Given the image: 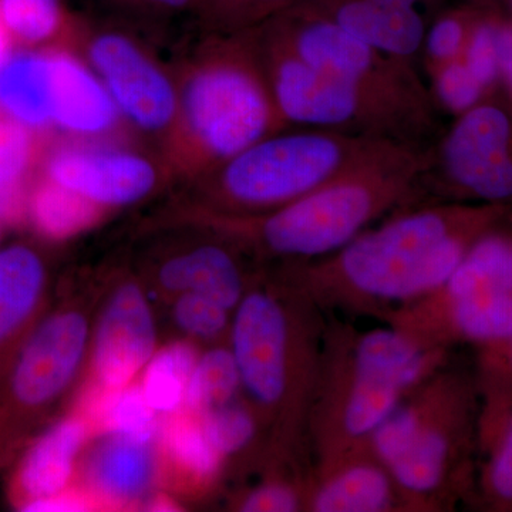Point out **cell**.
<instances>
[{
    "instance_id": "cell-1",
    "label": "cell",
    "mask_w": 512,
    "mask_h": 512,
    "mask_svg": "<svg viewBox=\"0 0 512 512\" xmlns=\"http://www.w3.org/2000/svg\"><path fill=\"white\" fill-rule=\"evenodd\" d=\"M512 208L433 202L393 212L323 258L284 264L325 313L386 320L446 284L468 248Z\"/></svg>"
},
{
    "instance_id": "cell-2",
    "label": "cell",
    "mask_w": 512,
    "mask_h": 512,
    "mask_svg": "<svg viewBox=\"0 0 512 512\" xmlns=\"http://www.w3.org/2000/svg\"><path fill=\"white\" fill-rule=\"evenodd\" d=\"M328 315L282 272L255 278L229 329L242 393L268 437V461L299 464Z\"/></svg>"
},
{
    "instance_id": "cell-3",
    "label": "cell",
    "mask_w": 512,
    "mask_h": 512,
    "mask_svg": "<svg viewBox=\"0 0 512 512\" xmlns=\"http://www.w3.org/2000/svg\"><path fill=\"white\" fill-rule=\"evenodd\" d=\"M424 158L426 148L393 144L278 210L248 217L210 214L208 220L245 255L282 265L313 261L393 212L419 205Z\"/></svg>"
},
{
    "instance_id": "cell-4",
    "label": "cell",
    "mask_w": 512,
    "mask_h": 512,
    "mask_svg": "<svg viewBox=\"0 0 512 512\" xmlns=\"http://www.w3.org/2000/svg\"><path fill=\"white\" fill-rule=\"evenodd\" d=\"M326 315L308 419L315 463L369 443L397 404L446 365L448 353L426 348L389 325L360 330Z\"/></svg>"
},
{
    "instance_id": "cell-5",
    "label": "cell",
    "mask_w": 512,
    "mask_h": 512,
    "mask_svg": "<svg viewBox=\"0 0 512 512\" xmlns=\"http://www.w3.org/2000/svg\"><path fill=\"white\" fill-rule=\"evenodd\" d=\"M476 390L443 365L397 404L369 440L412 512L453 510L470 485Z\"/></svg>"
},
{
    "instance_id": "cell-6",
    "label": "cell",
    "mask_w": 512,
    "mask_h": 512,
    "mask_svg": "<svg viewBox=\"0 0 512 512\" xmlns=\"http://www.w3.org/2000/svg\"><path fill=\"white\" fill-rule=\"evenodd\" d=\"M177 86L175 140L204 175L256 141L291 128L276 109L247 32L215 35Z\"/></svg>"
},
{
    "instance_id": "cell-7",
    "label": "cell",
    "mask_w": 512,
    "mask_h": 512,
    "mask_svg": "<svg viewBox=\"0 0 512 512\" xmlns=\"http://www.w3.org/2000/svg\"><path fill=\"white\" fill-rule=\"evenodd\" d=\"M393 144L316 128H286L204 175L211 214L248 217L278 210Z\"/></svg>"
},
{
    "instance_id": "cell-8",
    "label": "cell",
    "mask_w": 512,
    "mask_h": 512,
    "mask_svg": "<svg viewBox=\"0 0 512 512\" xmlns=\"http://www.w3.org/2000/svg\"><path fill=\"white\" fill-rule=\"evenodd\" d=\"M248 35L286 126L420 148L429 147L439 137V120L420 116L350 80L316 69L292 52L269 23L248 30Z\"/></svg>"
},
{
    "instance_id": "cell-9",
    "label": "cell",
    "mask_w": 512,
    "mask_h": 512,
    "mask_svg": "<svg viewBox=\"0 0 512 512\" xmlns=\"http://www.w3.org/2000/svg\"><path fill=\"white\" fill-rule=\"evenodd\" d=\"M433 202L512 208V107L504 96L456 117L427 147L420 205Z\"/></svg>"
},
{
    "instance_id": "cell-10",
    "label": "cell",
    "mask_w": 512,
    "mask_h": 512,
    "mask_svg": "<svg viewBox=\"0 0 512 512\" xmlns=\"http://www.w3.org/2000/svg\"><path fill=\"white\" fill-rule=\"evenodd\" d=\"M266 22L292 52L316 69L350 80L420 116L439 120V107L414 63L366 45L308 3Z\"/></svg>"
},
{
    "instance_id": "cell-11",
    "label": "cell",
    "mask_w": 512,
    "mask_h": 512,
    "mask_svg": "<svg viewBox=\"0 0 512 512\" xmlns=\"http://www.w3.org/2000/svg\"><path fill=\"white\" fill-rule=\"evenodd\" d=\"M89 66L106 86L120 116L137 130L164 136L178 120V86L124 30L101 28L87 36Z\"/></svg>"
},
{
    "instance_id": "cell-12",
    "label": "cell",
    "mask_w": 512,
    "mask_h": 512,
    "mask_svg": "<svg viewBox=\"0 0 512 512\" xmlns=\"http://www.w3.org/2000/svg\"><path fill=\"white\" fill-rule=\"evenodd\" d=\"M92 343L86 313L64 308L46 316L23 342L9 375L10 402L37 412L67 392Z\"/></svg>"
},
{
    "instance_id": "cell-13",
    "label": "cell",
    "mask_w": 512,
    "mask_h": 512,
    "mask_svg": "<svg viewBox=\"0 0 512 512\" xmlns=\"http://www.w3.org/2000/svg\"><path fill=\"white\" fill-rule=\"evenodd\" d=\"M383 323L430 349L448 352L458 343L487 348L512 339V295L494 291L450 295L437 289L390 313Z\"/></svg>"
},
{
    "instance_id": "cell-14",
    "label": "cell",
    "mask_w": 512,
    "mask_h": 512,
    "mask_svg": "<svg viewBox=\"0 0 512 512\" xmlns=\"http://www.w3.org/2000/svg\"><path fill=\"white\" fill-rule=\"evenodd\" d=\"M43 177L107 210L146 200L157 190L161 173L153 160L137 151L63 146L46 157Z\"/></svg>"
},
{
    "instance_id": "cell-15",
    "label": "cell",
    "mask_w": 512,
    "mask_h": 512,
    "mask_svg": "<svg viewBox=\"0 0 512 512\" xmlns=\"http://www.w3.org/2000/svg\"><path fill=\"white\" fill-rule=\"evenodd\" d=\"M153 308L143 286L121 281L107 296L93 332L94 387L119 390L136 382L157 352Z\"/></svg>"
},
{
    "instance_id": "cell-16",
    "label": "cell",
    "mask_w": 512,
    "mask_h": 512,
    "mask_svg": "<svg viewBox=\"0 0 512 512\" xmlns=\"http://www.w3.org/2000/svg\"><path fill=\"white\" fill-rule=\"evenodd\" d=\"M308 512H412L392 471L369 443L319 461L309 474Z\"/></svg>"
},
{
    "instance_id": "cell-17",
    "label": "cell",
    "mask_w": 512,
    "mask_h": 512,
    "mask_svg": "<svg viewBox=\"0 0 512 512\" xmlns=\"http://www.w3.org/2000/svg\"><path fill=\"white\" fill-rule=\"evenodd\" d=\"M244 255L237 245L217 234L211 241L165 258L157 269V284L171 295L200 293L235 312L255 279L245 269Z\"/></svg>"
},
{
    "instance_id": "cell-18",
    "label": "cell",
    "mask_w": 512,
    "mask_h": 512,
    "mask_svg": "<svg viewBox=\"0 0 512 512\" xmlns=\"http://www.w3.org/2000/svg\"><path fill=\"white\" fill-rule=\"evenodd\" d=\"M157 441L101 434L84 464L86 493L96 504L113 507L143 504L153 493L158 477Z\"/></svg>"
},
{
    "instance_id": "cell-19",
    "label": "cell",
    "mask_w": 512,
    "mask_h": 512,
    "mask_svg": "<svg viewBox=\"0 0 512 512\" xmlns=\"http://www.w3.org/2000/svg\"><path fill=\"white\" fill-rule=\"evenodd\" d=\"M50 59L52 126L82 138L113 131L120 113L92 67L67 52H50Z\"/></svg>"
},
{
    "instance_id": "cell-20",
    "label": "cell",
    "mask_w": 512,
    "mask_h": 512,
    "mask_svg": "<svg viewBox=\"0 0 512 512\" xmlns=\"http://www.w3.org/2000/svg\"><path fill=\"white\" fill-rule=\"evenodd\" d=\"M316 12L386 55L414 63L421 56L426 26L416 8L373 0H308Z\"/></svg>"
},
{
    "instance_id": "cell-21",
    "label": "cell",
    "mask_w": 512,
    "mask_h": 512,
    "mask_svg": "<svg viewBox=\"0 0 512 512\" xmlns=\"http://www.w3.org/2000/svg\"><path fill=\"white\" fill-rule=\"evenodd\" d=\"M92 431L83 414H74L57 421L33 443L16 477L20 508L69 490Z\"/></svg>"
},
{
    "instance_id": "cell-22",
    "label": "cell",
    "mask_w": 512,
    "mask_h": 512,
    "mask_svg": "<svg viewBox=\"0 0 512 512\" xmlns=\"http://www.w3.org/2000/svg\"><path fill=\"white\" fill-rule=\"evenodd\" d=\"M47 268L26 244L0 248V350L29 325L45 296Z\"/></svg>"
},
{
    "instance_id": "cell-23",
    "label": "cell",
    "mask_w": 512,
    "mask_h": 512,
    "mask_svg": "<svg viewBox=\"0 0 512 512\" xmlns=\"http://www.w3.org/2000/svg\"><path fill=\"white\" fill-rule=\"evenodd\" d=\"M0 113L33 131L52 126L50 52H12L0 63Z\"/></svg>"
},
{
    "instance_id": "cell-24",
    "label": "cell",
    "mask_w": 512,
    "mask_h": 512,
    "mask_svg": "<svg viewBox=\"0 0 512 512\" xmlns=\"http://www.w3.org/2000/svg\"><path fill=\"white\" fill-rule=\"evenodd\" d=\"M487 402L478 420L477 439L485 460L481 494L500 510L512 508V394L483 387Z\"/></svg>"
},
{
    "instance_id": "cell-25",
    "label": "cell",
    "mask_w": 512,
    "mask_h": 512,
    "mask_svg": "<svg viewBox=\"0 0 512 512\" xmlns=\"http://www.w3.org/2000/svg\"><path fill=\"white\" fill-rule=\"evenodd\" d=\"M440 289L450 295L480 291L512 295V212L473 242Z\"/></svg>"
},
{
    "instance_id": "cell-26",
    "label": "cell",
    "mask_w": 512,
    "mask_h": 512,
    "mask_svg": "<svg viewBox=\"0 0 512 512\" xmlns=\"http://www.w3.org/2000/svg\"><path fill=\"white\" fill-rule=\"evenodd\" d=\"M103 211L43 175L30 185L28 222L49 241H66L82 234L101 220Z\"/></svg>"
},
{
    "instance_id": "cell-27",
    "label": "cell",
    "mask_w": 512,
    "mask_h": 512,
    "mask_svg": "<svg viewBox=\"0 0 512 512\" xmlns=\"http://www.w3.org/2000/svg\"><path fill=\"white\" fill-rule=\"evenodd\" d=\"M158 444L177 473L194 484H208L220 474L224 458L202 429L200 419L185 412L173 414L161 424Z\"/></svg>"
},
{
    "instance_id": "cell-28",
    "label": "cell",
    "mask_w": 512,
    "mask_h": 512,
    "mask_svg": "<svg viewBox=\"0 0 512 512\" xmlns=\"http://www.w3.org/2000/svg\"><path fill=\"white\" fill-rule=\"evenodd\" d=\"M83 416L101 434H124L143 441H157L160 434V416L147 402L141 384L136 382L119 390L94 387L89 409Z\"/></svg>"
},
{
    "instance_id": "cell-29",
    "label": "cell",
    "mask_w": 512,
    "mask_h": 512,
    "mask_svg": "<svg viewBox=\"0 0 512 512\" xmlns=\"http://www.w3.org/2000/svg\"><path fill=\"white\" fill-rule=\"evenodd\" d=\"M197 348L191 340H175L158 348L141 373V389L158 416L183 412L188 383L197 363Z\"/></svg>"
},
{
    "instance_id": "cell-30",
    "label": "cell",
    "mask_w": 512,
    "mask_h": 512,
    "mask_svg": "<svg viewBox=\"0 0 512 512\" xmlns=\"http://www.w3.org/2000/svg\"><path fill=\"white\" fill-rule=\"evenodd\" d=\"M244 396L237 363L228 343L212 345L200 353L185 396V412L202 413Z\"/></svg>"
},
{
    "instance_id": "cell-31",
    "label": "cell",
    "mask_w": 512,
    "mask_h": 512,
    "mask_svg": "<svg viewBox=\"0 0 512 512\" xmlns=\"http://www.w3.org/2000/svg\"><path fill=\"white\" fill-rule=\"evenodd\" d=\"M268 476L235 497L234 510L241 512L306 511L309 474L295 464L269 463Z\"/></svg>"
},
{
    "instance_id": "cell-32",
    "label": "cell",
    "mask_w": 512,
    "mask_h": 512,
    "mask_svg": "<svg viewBox=\"0 0 512 512\" xmlns=\"http://www.w3.org/2000/svg\"><path fill=\"white\" fill-rule=\"evenodd\" d=\"M0 19L13 40L28 46L53 42L67 29L62 0H0Z\"/></svg>"
},
{
    "instance_id": "cell-33",
    "label": "cell",
    "mask_w": 512,
    "mask_h": 512,
    "mask_svg": "<svg viewBox=\"0 0 512 512\" xmlns=\"http://www.w3.org/2000/svg\"><path fill=\"white\" fill-rule=\"evenodd\" d=\"M197 417L208 440L224 461L244 453L254 444L259 431H265L254 407L247 399L244 403L239 402V397Z\"/></svg>"
},
{
    "instance_id": "cell-34",
    "label": "cell",
    "mask_w": 512,
    "mask_h": 512,
    "mask_svg": "<svg viewBox=\"0 0 512 512\" xmlns=\"http://www.w3.org/2000/svg\"><path fill=\"white\" fill-rule=\"evenodd\" d=\"M305 2L308 0H198L194 12L215 35H234Z\"/></svg>"
},
{
    "instance_id": "cell-35",
    "label": "cell",
    "mask_w": 512,
    "mask_h": 512,
    "mask_svg": "<svg viewBox=\"0 0 512 512\" xmlns=\"http://www.w3.org/2000/svg\"><path fill=\"white\" fill-rule=\"evenodd\" d=\"M234 313L221 303L200 293L185 292L175 295V325L190 339L211 345L228 343Z\"/></svg>"
},
{
    "instance_id": "cell-36",
    "label": "cell",
    "mask_w": 512,
    "mask_h": 512,
    "mask_svg": "<svg viewBox=\"0 0 512 512\" xmlns=\"http://www.w3.org/2000/svg\"><path fill=\"white\" fill-rule=\"evenodd\" d=\"M500 19L476 18L471 26L463 62L484 87L488 96H493L501 86Z\"/></svg>"
},
{
    "instance_id": "cell-37",
    "label": "cell",
    "mask_w": 512,
    "mask_h": 512,
    "mask_svg": "<svg viewBox=\"0 0 512 512\" xmlns=\"http://www.w3.org/2000/svg\"><path fill=\"white\" fill-rule=\"evenodd\" d=\"M430 79V92L437 107L456 117L491 97L477 82L461 57L434 70L430 73Z\"/></svg>"
},
{
    "instance_id": "cell-38",
    "label": "cell",
    "mask_w": 512,
    "mask_h": 512,
    "mask_svg": "<svg viewBox=\"0 0 512 512\" xmlns=\"http://www.w3.org/2000/svg\"><path fill=\"white\" fill-rule=\"evenodd\" d=\"M474 19L476 18L468 13H447L426 29L421 47V60L427 73H433L443 64L463 56Z\"/></svg>"
},
{
    "instance_id": "cell-39",
    "label": "cell",
    "mask_w": 512,
    "mask_h": 512,
    "mask_svg": "<svg viewBox=\"0 0 512 512\" xmlns=\"http://www.w3.org/2000/svg\"><path fill=\"white\" fill-rule=\"evenodd\" d=\"M36 157L33 130L0 113V187L28 181Z\"/></svg>"
},
{
    "instance_id": "cell-40",
    "label": "cell",
    "mask_w": 512,
    "mask_h": 512,
    "mask_svg": "<svg viewBox=\"0 0 512 512\" xmlns=\"http://www.w3.org/2000/svg\"><path fill=\"white\" fill-rule=\"evenodd\" d=\"M481 350V386L512 394V339Z\"/></svg>"
},
{
    "instance_id": "cell-41",
    "label": "cell",
    "mask_w": 512,
    "mask_h": 512,
    "mask_svg": "<svg viewBox=\"0 0 512 512\" xmlns=\"http://www.w3.org/2000/svg\"><path fill=\"white\" fill-rule=\"evenodd\" d=\"M29 191V180L0 187V224L18 227L28 222Z\"/></svg>"
},
{
    "instance_id": "cell-42",
    "label": "cell",
    "mask_w": 512,
    "mask_h": 512,
    "mask_svg": "<svg viewBox=\"0 0 512 512\" xmlns=\"http://www.w3.org/2000/svg\"><path fill=\"white\" fill-rule=\"evenodd\" d=\"M96 505V501L89 494L79 493V491L69 488L53 497L25 505L22 510L29 512H82L93 510Z\"/></svg>"
},
{
    "instance_id": "cell-43",
    "label": "cell",
    "mask_w": 512,
    "mask_h": 512,
    "mask_svg": "<svg viewBox=\"0 0 512 512\" xmlns=\"http://www.w3.org/2000/svg\"><path fill=\"white\" fill-rule=\"evenodd\" d=\"M133 12L153 13V15H174V13L194 12L198 0H111Z\"/></svg>"
},
{
    "instance_id": "cell-44",
    "label": "cell",
    "mask_w": 512,
    "mask_h": 512,
    "mask_svg": "<svg viewBox=\"0 0 512 512\" xmlns=\"http://www.w3.org/2000/svg\"><path fill=\"white\" fill-rule=\"evenodd\" d=\"M498 42H500L501 59V86L504 99L512 107V25L500 20V32H498Z\"/></svg>"
},
{
    "instance_id": "cell-45",
    "label": "cell",
    "mask_w": 512,
    "mask_h": 512,
    "mask_svg": "<svg viewBox=\"0 0 512 512\" xmlns=\"http://www.w3.org/2000/svg\"><path fill=\"white\" fill-rule=\"evenodd\" d=\"M144 510L147 511H180V504L173 500L167 494H153L148 495L146 500L143 501Z\"/></svg>"
},
{
    "instance_id": "cell-46",
    "label": "cell",
    "mask_w": 512,
    "mask_h": 512,
    "mask_svg": "<svg viewBox=\"0 0 512 512\" xmlns=\"http://www.w3.org/2000/svg\"><path fill=\"white\" fill-rule=\"evenodd\" d=\"M12 36L9 35L8 29L3 25L0 19V63L12 53Z\"/></svg>"
},
{
    "instance_id": "cell-47",
    "label": "cell",
    "mask_w": 512,
    "mask_h": 512,
    "mask_svg": "<svg viewBox=\"0 0 512 512\" xmlns=\"http://www.w3.org/2000/svg\"><path fill=\"white\" fill-rule=\"evenodd\" d=\"M373 2L382 3L389 6H412L416 5L417 0H373Z\"/></svg>"
},
{
    "instance_id": "cell-48",
    "label": "cell",
    "mask_w": 512,
    "mask_h": 512,
    "mask_svg": "<svg viewBox=\"0 0 512 512\" xmlns=\"http://www.w3.org/2000/svg\"><path fill=\"white\" fill-rule=\"evenodd\" d=\"M0 229H2V224H0Z\"/></svg>"
}]
</instances>
